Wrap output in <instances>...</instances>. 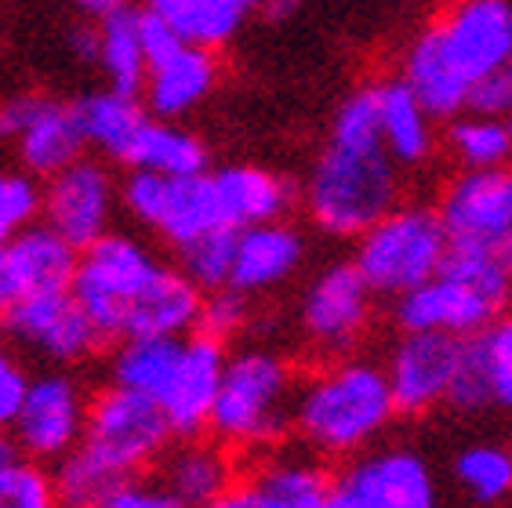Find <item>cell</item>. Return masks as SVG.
Listing matches in <instances>:
<instances>
[{"instance_id":"obj_1","label":"cell","mask_w":512,"mask_h":508,"mask_svg":"<svg viewBox=\"0 0 512 508\" xmlns=\"http://www.w3.org/2000/svg\"><path fill=\"white\" fill-rule=\"evenodd\" d=\"M400 414L389 371L371 360H342L298 389L295 432L320 458H353Z\"/></svg>"},{"instance_id":"obj_2","label":"cell","mask_w":512,"mask_h":508,"mask_svg":"<svg viewBox=\"0 0 512 508\" xmlns=\"http://www.w3.org/2000/svg\"><path fill=\"white\" fill-rule=\"evenodd\" d=\"M400 204V164L385 146H353L327 138L306 178V211L335 240L360 236Z\"/></svg>"},{"instance_id":"obj_3","label":"cell","mask_w":512,"mask_h":508,"mask_svg":"<svg viewBox=\"0 0 512 508\" xmlns=\"http://www.w3.org/2000/svg\"><path fill=\"white\" fill-rule=\"evenodd\" d=\"M295 403L298 385L291 363L280 352L251 345L226 360L211 432L237 450L276 447L295 429Z\"/></svg>"},{"instance_id":"obj_4","label":"cell","mask_w":512,"mask_h":508,"mask_svg":"<svg viewBox=\"0 0 512 508\" xmlns=\"http://www.w3.org/2000/svg\"><path fill=\"white\" fill-rule=\"evenodd\" d=\"M451 240L436 207L396 204L356 240L353 262L378 298H400L447 265Z\"/></svg>"},{"instance_id":"obj_5","label":"cell","mask_w":512,"mask_h":508,"mask_svg":"<svg viewBox=\"0 0 512 508\" xmlns=\"http://www.w3.org/2000/svg\"><path fill=\"white\" fill-rule=\"evenodd\" d=\"M160 265L164 262L146 244L124 233H106L80 251L77 276L69 291L80 302V309L91 316L102 342L124 338L131 305L160 273Z\"/></svg>"},{"instance_id":"obj_6","label":"cell","mask_w":512,"mask_h":508,"mask_svg":"<svg viewBox=\"0 0 512 508\" xmlns=\"http://www.w3.org/2000/svg\"><path fill=\"white\" fill-rule=\"evenodd\" d=\"M124 207L138 225L157 233L164 244L186 247L211 229H233L215 175H157L131 167L124 182Z\"/></svg>"},{"instance_id":"obj_7","label":"cell","mask_w":512,"mask_h":508,"mask_svg":"<svg viewBox=\"0 0 512 508\" xmlns=\"http://www.w3.org/2000/svg\"><path fill=\"white\" fill-rule=\"evenodd\" d=\"M451 251L476 254L512 273V167L462 171L440 193Z\"/></svg>"},{"instance_id":"obj_8","label":"cell","mask_w":512,"mask_h":508,"mask_svg":"<svg viewBox=\"0 0 512 508\" xmlns=\"http://www.w3.org/2000/svg\"><path fill=\"white\" fill-rule=\"evenodd\" d=\"M171 421L153 396L124 385H113L88 407V425H84V443L80 447L95 454L109 472L120 479L135 476L157 461L168 447Z\"/></svg>"},{"instance_id":"obj_9","label":"cell","mask_w":512,"mask_h":508,"mask_svg":"<svg viewBox=\"0 0 512 508\" xmlns=\"http://www.w3.org/2000/svg\"><path fill=\"white\" fill-rule=\"evenodd\" d=\"M375 287L367 284L356 262H331L309 280L302 305H298V327L302 338L324 356H342L364 342L375 320Z\"/></svg>"},{"instance_id":"obj_10","label":"cell","mask_w":512,"mask_h":508,"mask_svg":"<svg viewBox=\"0 0 512 508\" xmlns=\"http://www.w3.org/2000/svg\"><path fill=\"white\" fill-rule=\"evenodd\" d=\"M440 498L433 465L407 447L360 450L335 476L331 508H433Z\"/></svg>"},{"instance_id":"obj_11","label":"cell","mask_w":512,"mask_h":508,"mask_svg":"<svg viewBox=\"0 0 512 508\" xmlns=\"http://www.w3.org/2000/svg\"><path fill=\"white\" fill-rule=\"evenodd\" d=\"M458 77L476 88L483 77L509 66L512 0H447L433 26H425Z\"/></svg>"},{"instance_id":"obj_12","label":"cell","mask_w":512,"mask_h":508,"mask_svg":"<svg viewBox=\"0 0 512 508\" xmlns=\"http://www.w3.org/2000/svg\"><path fill=\"white\" fill-rule=\"evenodd\" d=\"M505 305L491 291H483L473 276L444 265L436 276L414 291L393 298V320L400 331H436L454 338H476L502 316Z\"/></svg>"},{"instance_id":"obj_13","label":"cell","mask_w":512,"mask_h":508,"mask_svg":"<svg viewBox=\"0 0 512 508\" xmlns=\"http://www.w3.org/2000/svg\"><path fill=\"white\" fill-rule=\"evenodd\" d=\"M465 342L454 334L436 331H404L393 345L385 371L393 381L396 403L404 414H429L433 407L451 400L454 378L462 367Z\"/></svg>"},{"instance_id":"obj_14","label":"cell","mask_w":512,"mask_h":508,"mask_svg":"<svg viewBox=\"0 0 512 508\" xmlns=\"http://www.w3.org/2000/svg\"><path fill=\"white\" fill-rule=\"evenodd\" d=\"M4 327L19 345L40 352L44 360L55 363H77L88 360L102 334L95 331L91 316L80 309L73 291H44L26 294L4 313Z\"/></svg>"},{"instance_id":"obj_15","label":"cell","mask_w":512,"mask_h":508,"mask_svg":"<svg viewBox=\"0 0 512 508\" xmlns=\"http://www.w3.org/2000/svg\"><path fill=\"white\" fill-rule=\"evenodd\" d=\"M88 407L84 392L69 374H40L30 381L22 414L15 421V443L33 461H59L84 440Z\"/></svg>"},{"instance_id":"obj_16","label":"cell","mask_w":512,"mask_h":508,"mask_svg":"<svg viewBox=\"0 0 512 508\" xmlns=\"http://www.w3.org/2000/svg\"><path fill=\"white\" fill-rule=\"evenodd\" d=\"M113 204H117V189H113L109 171L99 160L80 157L69 167H62L59 175L48 178L40 215H44V222L51 229H59L77 251H84L99 236L109 233Z\"/></svg>"},{"instance_id":"obj_17","label":"cell","mask_w":512,"mask_h":508,"mask_svg":"<svg viewBox=\"0 0 512 508\" xmlns=\"http://www.w3.org/2000/svg\"><path fill=\"white\" fill-rule=\"evenodd\" d=\"M222 374H226L222 342L204 331L197 338H186L175 378H171L168 392L160 396V407L168 414L175 436L197 440L200 432L211 429V411H215L218 389H222Z\"/></svg>"},{"instance_id":"obj_18","label":"cell","mask_w":512,"mask_h":508,"mask_svg":"<svg viewBox=\"0 0 512 508\" xmlns=\"http://www.w3.org/2000/svg\"><path fill=\"white\" fill-rule=\"evenodd\" d=\"M335 476L309 454H276L226 494L229 508H331Z\"/></svg>"},{"instance_id":"obj_19","label":"cell","mask_w":512,"mask_h":508,"mask_svg":"<svg viewBox=\"0 0 512 508\" xmlns=\"http://www.w3.org/2000/svg\"><path fill=\"white\" fill-rule=\"evenodd\" d=\"M302 262H306V240L295 225L280 218L247 225L237 236V262L229 287H237L240 294L276 291L302 269Z\"/></svg>"},{"instance_id":"obj_20","label":"cell","mask_w":512,"mask_h":508,"mask_svg":"<svg viewBox=\"0 0 512 508\" xmlns=\"http://www.w3.org/2000/svg\"><path fill=\"white\" fill-rule=\"evenodd\" d=\"M215 84H218L215 48L182 40L164 59L149 62V77L142 95H146V106L153 117L182 120L197 106H204L207 95L215 91Z\"/></svg>"},{"instance_id":"obj_21","label":"cell","mask_w":512,"mask_h":508,"mask_svg":"<svg viewBox=\"0 0 512 508\" xmlns=\"http://www.w3.org/2000/svg\"><path fill=\"white\" fill-rule=\"evenodd\" d=\"M0 258L8 265L11 280L19 294H44V291H66L77 276V247L69 244L59 229L44 225H22L8 244L0 247Z\"/></svg>"},{"instance_id":"obj_22","label":"cell","mask_w":512,"mask_h":508,"mask_svg":"<svg viewBox=\"0 0 512 508\" xmlns=\"http://www.w3.org/2000/svg\"><path fill=\"white\" fill-rule=\"evenodd\" d=\"M378 91V117H382V142L389 157L400 167H422L436 153V117L422 98L414 95L411 84L382 80Z\"/></svg>"},{"instance_id":"obj_23","label":"cell","mask_w":512,"mask_h":508,"mask_svg":"<svg viewBox=\"0 0 512 508\" xmlns=\"http://www.w3.org/2000/svg\"><path fill=\"white\" fill-rule=\"evenodd\" d=\"M200 313H204V294H200V287L186 273L160 265V273L149 280V287L131 305L124 338H138V334H171V338H182L186 331L200 327Z\"/></svg>"},{"instance_id":"obj_24","label":"cell","mask_w":512,"mask_h":508,"mask_svg":"<svg viewBox=\"0 0 512 508\" xmlns=\"http://www.w3.org/2000/svg\"><path fill=\"white\" fill-rule=\"evenodd\" d=\"M19 157L22 167L30 175H59L62 167H69L73 160H80L88 138H84V127H80L77 106H66V102H51V98H40L37 113L26 124L19 138Z\"/></svg>"},{"instance_id":"obj_25","label":"cell","mask_w":512,"mask_h":508,"mask_svg":"<svg viewBox=\"0 0 512 508\" xmlns=\"http://www.w3.org/2000/svg\"><path fill=\"white\" fill-rule=\"evenodd\" d=\"M215 182H218V193H222L226 218L233 229H247V225L284 218L291 200H295V189H291L287 178H280L276 171H266V167H255V164L218 167Z\"/></svg>"},{"instance_id":"obj_26","label":"cell","mask_w":512,"mask_h":508,"mask_svg":"<svg viewBox=\"0 0 512 508\" xmlns=\"http://www.w3.org/2000/svg\"><path fill=\"white\" fill-rule=\"evenodd\" d=\"M262 0H146L171 30L189 44L222 48L244 30V22L258 11Z\"/></svg>"},{"instance_id":"obj_27","label":"cell","mask_w":512,"mask_h":508,"mask_svg":"<svg viewBox=\"0 0 512 508\" xmlns=\"http://www.w3.org/2000/svg\"><path fill=\"white\" fill-rule=\"evenodd\" d=\"M99 66L109 88L142 95L149 77V55L142 44V11L120 4L99 22Z\"/></svg>"},{"instance_id":"obj_28","label":"cell","mask_w":512,"mask_h":508,"mask_svg":"<svg viewBox=\"0 0 512 508\" xmlns=\"http://www.w3.org/2000/svg\"><path fill=\"white\" fill-rule=\"evenodd\" d=\"M404 80L411 84L414 95L433 109L436 120H454L469 109V98H473V88L447 66V59L425 30L404 51Z\"/></svg>"},{"instance_id":"obj_29","label":"cell","mask_w":512,"mask_h":508,"mask_svg":"<svg viewBox=\"0 0 512 508\" xmlns=\"http://www.w3.org/2000/svg\"><path fill=\"white\" fill-rule=\"evenodd\" d=\"M124 164L138 171H157V175H197V171H207V146L175 120L146 117Z\"/></svg>"},{"instance_id":"obj_30","label":"cell","mask_w":512,"mask_h":508,"mask_svg":"<svg viewBox=\"0 0 512 508\" xmlns=\"http://www.w3.org/2000/svg\"><path fill=\"white\" fill-rule=\"evenodd\" d=\"M186 338H171V334H138V338H124L120 352L113 356V385L124 389L146 392L160 403V396L168 392L171 378L178 371Z\"/></svg>"},{"instance_id":"obj_31","label":"cell","mask_w":512,"mask_h":508,"mask_svg":"<svg viewBox=\"0 0 512 508\" xmlns=\"http://www.w3.org/2000/svg\"><path fill=\"white\" fill-rule=\"evenodd\" d=\"M73 106H77V117L80 127H84L88 146L102 149L106 157H117V160L128 157L138 127L146 120V113L138 106V95L106 88V91H91V95H84Z\"/></svg>"},{"instance_id":"obj_32","label":"cell","mask_w":512,"mask_h":508,"mask_svg":"<svg viewBox=\"0 0 512 508\" xmlns=\"http://www.w3.org/2000/svg\"><path fill=\"white\" fill-rule=\"evenodd\" d=\"M164 483L171 487L182 505H222L233 490V465L218 447L207 443H186L175 450L164 469Z\"/></svg>"},{"instance_id":"obj_33","label":"cell","mask_w":512,"mask_h":508,"mask_svg":"<svg viewBox=\"0 0 512 508\" xmlns=\"http://www.w3.org/2000/svg\"><path fill=\"white\" fill-rule=\"evenodd\" d=\"M447 149L462 171H491L512 164V117L465 109L451 120Z\"/></svg>"},{"instance_id":"obj_34","label":"cell","mask_w":512,"mask_h":508,"mask_svg":"<svg viewBox=\"0 0 512 508\" xmlns=\"http://www.w3.org/2000/svg\"><path fill=\"white\" fill-rule=\"evenodd\" d=\"M454 483L473 505H502L512 498V447L473 443L454 458Z\"/></svg>"},{"instance_id":"obj_35","label":"cell","mask_w":512,"mask_h":508,"mask_svg":"<svg viewBox=\"0 0 512 508\" xmlns=\"http://www.w3.org/2000/svg\"><path fill=\"white\" fill-rule=\"evenodd\" d=\"M237 236L240 229H211V233L197 236L193 244L178 247V254H182V273L200 291H222V287H229L233 262H237Z\"/></svg>"},{"instance_id":"obj_36","label":"cell","mask_w":512,"mask_h":508,"mask_svg":"<svg viewBox=\"0 0 512 508\" xmlns=\"http://www.w3.org/2000/svg\"><path fill=\"white\" fill-rule=\"evenodd\" d=\"M469 352L487 378L491 407L512 411V313L494 316L491 327H483L476 338H469Z\"/></svg>"},{"instance_id":"obj_37","label":"cell","mask_w":512,"mask_h":508,"mask_svg":"<svg viewBox=\"0 0 512 508\" xmlns=\"http://www.w3.org/2000/svg\"><path fill=\"white\" fill-rule=\"evenodd\" d=\"M117 483H124V479H120L117 472H109L106 465H102L95 454H88L80 443L62 458L59 476H55L59 498L66 501V505H102Z\"/></svg>"},{"instance_id":"obj_38","label":"cell","mask_w":512,"mask_h":508,"mask_svg":"<svg viewBox=\"0 0 512 508\" xmlns=\"http://www.w3.org/2000/svg\"><path fill=\"white\" fill-rule=\"evenodd\" d=\"M44 207V193L37 189V182L19 171H0V218L19 233L22 225H30Z\"/></svg>"},{"instance_id":"obj_39","label":"cell","mask_w":512,"mask_h":508,"mask_svg":"<svg viewBox=\"0 0 512 508\" xmlns=\"http://www.w3.org/2000/svg\"><path fill=\"white\" fill-rule=\"evenodd\" d=\"M244 323H247V294H240L237 287H222V291H211V298H204V313H200L197 331L226 342Z\"/></svg>"},{"instance_id":"obj_40","label":"cell","mask_w":512,"mask_h":508,"mask_svg":"<svg viewBox=\"0 0 512 508\" xmlns=\"http://www.w3.org/2000/svg\"><path fill=\"white\" fill-rule=\"evenodd\" d=\"M30 381L33 378L15 356L0 352V432L15 429L22 403H26V392H30Z\"/></svg>"},{"instance_id":"obj_41","label":"cell","mask_w":512,"mask_h":508,"mask_svg":"<svg viewBox=\"0 0 512 508\" xmlns=\"http://www.w3.org/2000/svg\"><path fill=\"white\" fill-rule=\"evenodd\" d=\"M182 501L171 494L168 483H142V479L128 476L124 483L109 490V498L102 508H178Z\"/></svg>"},{"instance_id":"obj_42","label":"cell","mask_w":512,"mask_h":508,"mask_svg":"<svg viewBox=\"0 0 512 508\" xmlns=\"http://www.w3.org/2000/svg\"><path fill=\"white\" fill-rule=\"evenodd\" d=\"M469 109L476 113H494V117H512V73L498 69L491 77H483L473 88Z\"/></svg>"},{"instance_id":"obj_43","label":"cell","mask_w":512,"mask_h":508,"mask_svg":"<svg viewBox=\"0 0 512 508\" xmlns=\"http://www.w3.org/2000/svg\"><path fill=\"white\" fill-rule=\"evenodd\" d=\"M40 106V95H15L0 102V138L4 142H15V138L26 131V124L33 120Z\"/></svg>"},{"instance_id":"obj_44","label":"cell","mask_w":512,"mask_h":508,"mask_svg":"<svg viewBox=\"0 0 512 508\" xmlns=\"http://www.w3.org/2000/svg\"><path fill=\"white\" fill-rule=\"evenodd\" d=\"M22 465V447L15 440H8V432H0V508L8 501V487L15 472Z\"/></svg>"},{"instance_id":"obj_45","label":"cell","mask_w":512,"mask_h":508,"mask_svg":"<svg viewBox=\"0 0 512 508\" xmlns=\"http://www.w3.org/2000/svg\"><path fill=\"white\" fill-rule=\"evenodd\" d=\"M298 8H302V0H262V4H258V11H262L266 19H273V22L291 19Z\"/></svg>"},{"instance_id":"obj_46","label":"cell","mask_w":512,"mask_h":508,"mask_svg":"<svg viewBox=\"0 0 512 508\" xmlns=\"http://www.w3.org/2000/svg\"><path fill=\"white\" fill-rule=\"evenodd\" d=\"M15 302H22V294H19V287H15V280H11L8 265H4V258H0V316L8 313V309H11Z\"/></svg>"},{"instance_id":"obj_47","label":"cell","mask_w":512,"mask_h":508,"mask_svg":"<svg viewBox=\"0 0 512 508\" xmlns=\"http://www.w3.org/2000/svg\"><path fill=\"white\" fill-rule=\"evenodd\" d=\"M73 4H77L80 11H88V15H106V11H113V8H120V4H124V0H73Z\"/></svg>"},{"instance_id":"obj_48","label":"cell","mask_w":512,"mask_h":508,"mask_svg":"<svg viewBox=\"0 0 512 508\" xmlns=\"http://www.w3.org/2000/svg\"><path fill=\"white\" fill-rule=\"evenodd\" d=\"M11 236H15V229H11V225H8V222H4V218H0V247L8 244Z\"/></svg>"},{"instance_id":"obj_49","label":"cell","mask_w":512,"mask_h":508,"mask_svg":"<svg viewBox=\"0 0 512 508\" xmlns=\"http://www.w3.org/2000/svg\"><path fill=\"white\" fill-rule=\"evenodd\" d=\"M505 69H509V73H512V55H509V66H505Z\"/></svg>"}]
</instances>
